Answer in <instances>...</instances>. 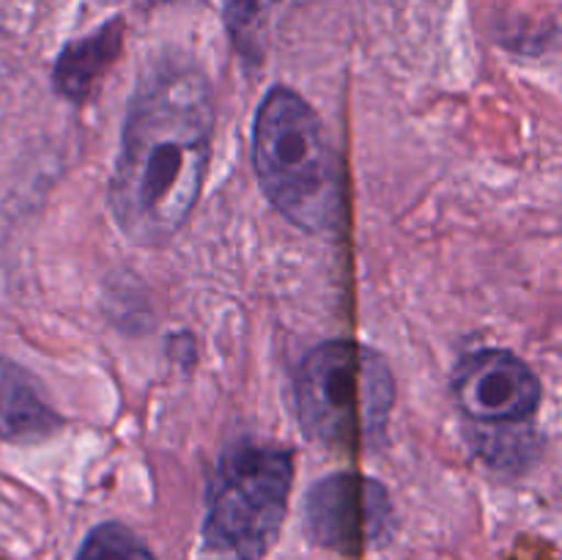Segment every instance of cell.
Returning <instances> with one entry per match:
<instances>
[{"mask_svg": "<svg viewBox=\"0 0 562 560\" xmlns=\"http://www.w3.org/2000/svg\"><path fill=\"white\" fill-rule=\"evenodd\" d=\"M212 132V88L198 66L159 60L137 82L108 192L132 245H168L184 228L206 181Z\"/></svg>", "mask_w": 562, "mask_h": 560, "instance_id": "cell-1", "label": "cell"}, {"mask_svg": "<svg viewBox=\"0 0 562 560\" xmlns=\"http://www.w3.org/2000/svg\"><path fill=\"white\" fill-rule=\"evenodd\" d=\"M252 170L267 201L296 228L329 234L344 209L340 163L316 110L274 86L252 121Z\"/></svg>", "mask_w": 562, "mask_h": 560, "instance_id": "cell-2", "label": "cell"}, {"mask_svg": "<svg viewBox=\"0 0 562 560\" xmlns=\"http://www.w3.org/2000/svg\"><path fill=\"white\" fill-rule=\"evenodd\" d=\"M294 401L302 432L322 448H379L395 404V379L371 346L329 340L302 360Z\"/></svg>", "mask_w": 562, "mask_h": 560, "instance_id": "cell-3", "label": "cell"}, {"mask_svg": "<svg viewBox=\"0 0 562 560\" xmlns=\"http://www.w3.org/2000/svg\"><path fill=\"white\" fill-rule=\"evenodd\" d=\"M294 483V453L236 439L209 483L206 538L239 560H261L278 541Z\"/></svg>", "mask_w": 562, "mask_h": 560, "instance_id": "cell-4", "label": "cell"}, {"mask_svg": "<svg viewBox=\"0 0 562 560\" xmlns=\"http://www.w3.org/2000/svg\"><path fill=\"white\" fill-rule=\"evenodd\" d=\"M307 530L313 541L338 552H357L384 541L393 530V503L373 478L335 472L307 492Z\"/></svg>", "mask_w": 562, "mask_h": 560, "instance_id": "cell-5", "label": "cell"}, {"mask_svg": "<svg viewBox=\"0 0 562 560\" xmlns=\"http://www.w3.org/2000/svg\"><path fill=\"white\" fill-rule=\"evenodd\" d=\"M453 399L486 426H521L538 412L543 388L525 360L505 349H481L456 366Z\"/></svg>", "mask_w": 562, "mask_h": 560, "instance_id": "cell-6", "label": "cell"}, {"mask_svg": "<svg viewBox=\"0 0 562 560\" xmlns=\"http://www.w3.org/2000/svg\"><path fill=\"white\" fill-rule=\"evenodd\" d=\"M121 47H124V20L121 16H113L88 36L66 44L53 66L55 91L69 102L82 104L99 82V77L119 58Z\"/></svg>", "mask_w": 562, "mask_h": 560, "instance_id": "cell-7", "label": "cell"}, {"mask_svg": "<svg viewBox=\"0 0 562 560\" xmlns=\"http://www.w3.org/2000/svg\"><path fill=\"white\" fill-rule=\"evenodd\" d=\"M60 426L36 390V382L14 362L0 360V437L11 443L49 437Z\"/></svg>", "mask_w": 562, "mask_h": 560, "instance_id": "cell-8", "label": "cell"}, {"mask_svg": "<svg viewBox=\"0 0 562 560\" xmlns=\"http://www.w3.org/2000/svg\"><path fill=\"white\" fill-rule=\"evenodd\" d=\"M278 3L280 0H223L225 27H228L231 42L239 49L241 58H261L263 27Z\"/></svg>", "mask_w": 562, "mask_h": 560, "instance_id": "cell-9", "label": "cell"}, {"mask_svg": "<svg viewBox=\"0 0 562 560\" xmlns=\"http://www.w3.org/2000/svg\"><path fill=\"white\" fill-rule=\"evenodd\" d=\"M77 560H157L146 544L119 522H104L93 527L82 541Z\"/></svg>", "mask_w": 562, "mask_h": 560, "instance_id": "cell-10", "label": "cell"}]
</instances>
